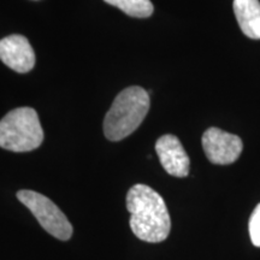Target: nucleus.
Instances as JSON below:
<instances>
[{
  "label": "nucleus",
  "instance_id": "nucleus-7",
  "mask_svg": "<svg viewBox=\"0 0 260 260\" xmlns=\"http://www.w3.org/2000/svg\"><path fill=\"white\" fill-rule=\"evenodd\" d=\"M0 60L16 73L25 74L35 65V53L23 35H10L0 40Z\"/></svg>",
  "mask_w": 260,
  "mask_h": 260
},
{
  "label": "nucleus",
  "instance_id": "nucleus-5",
  "mask_svg": "<svg viewBox=\"0 0 260 260\" xmlns=\"http://www.w3.org/2000/svg\"><path fill=\"white\" fill-rule=\"evenodd\" d=\"M203 148L207 159L213 164H233L241 155L242 140L237 135L218 128H209L203 135Z\"/></svg>",
  "mask_w": 260,
  "mask_h": 260
},
{
  "label": "nucleus",
  "instance_id": "nucleus-4",
  "mask_svg": "<svg viewBox=\"0 0 260 260\" xmlns=\"http://www.w3.org/2000/svg\"><path fill=\"white\" fill-rule=\"evenodd\" d=\"M17 199L30 210L35 218L48 234L60 241H68L73 235L71 225L59 207L47 197L34 190H19Z\"/></svg>",
  "mask_w": 260,
  "mask_h": 260
},
{
  "label": "nucleus",
  "instance_id": "nucleus-3",
  "mask_svg": "<svg viewBox=\"0 0 260 260\" xmlns=\"http://www.w3.org/2000/svg\"><path fill=\"white\" fill-rule=\"evenodd\" d=\"M44 130L31 107L12 110L0 121V147L11 152H30L40 147Z\"/></svg>",
  "mask_w": 260,
  "mask_h": 260
},
{
  "label": "nucleus",
  "instance_id": "nucleus-2",
  "mask_svg": "<svg viewBox=\"0 0 260 260\" xmlns=\"http://www.w3.org/2000/svg\"><path fill=\"white\" fill-rule=\"evenodd\" d=\"M149 95L139 86L128 87L116 96L104 119V133L110 141H121L135 132L149 110Z\"/></svg>",
  "mask_w": 260,
  "mask_h": 260
},
{
  "label": "nucleus",
  "instance_id": "nucleus-10",
  "mask_svg": "<svg viewBox=\"0 0 260 260\" xmlns=\"http://www.w3.org/2000/svg\"><path fill=\"white\" fill-rule=\"evenodd\" d=\"M248 228L252 243L255 247H260V204L256 205L254 211L252 212Z\"/></svg>",
  "mask_w": 260,
  "mask_h": 260
},
{
  "label": "nucleus",
  "instance_id": "nucleus-1",
  "mask_svg": "<svg viewBox=\"0 0 260 260\" xmlns=\"http://www.w3.org/2000/svg\"><path fill=\"white\" fill-rule=\"evenodd\" d=\"M130 228L138 239L158 243L168 239L171 219L160 194L146 184H135L126 194Z\"/></svg>",
  "mask_w": 260,
  "mask_h": 260
},
{
  "label": "nucleus",
  "instance_id": "nucleus-8",
  "mask_svg": "<svg viewBox=\"0 0 260 260\" xmlns=\"http://www.w3.org/2000/svg\"><path fill=\"white\" fill-rule=\"evenodd\" d=\"M234 14L243 34L249 39H260L259 0H234Z\"/></svg>",
  "mask_w": 260,
  "mask_h": 260
},
{
  "label": "nucleus",
  "instance_id": "nucleus-6",
  "mask_svg": "<svg viewBox=\"0 0 260 260\" xmlns=\"http://www.w3.org/2000/svg\"><path fill=\"white\" fill-rule=\"evenodd\" d=\"M161 167L169 175L175 177H186L189 175L190 160L181 141L175 135H162L155 142Z\"/></svg>",
  "mask_w": 260,
  "mask_h": 260
},
{
  "label": "nucleus",
  "instance_id": "nucleus-9",
  "mask_svg": "<svg viewBox=\"0 0 260 260\" xmlns=\"http://www.w3.org/2000/svg\"><path fill=\"white\" fill-rule=\"evenodd\" d=\"M104 2L116 6L124 14L136 18H147L154 11L151 0H104Z\"/></svg>",
  "mask_w": 260,
  "mask_h": 260
}]
</instances>
